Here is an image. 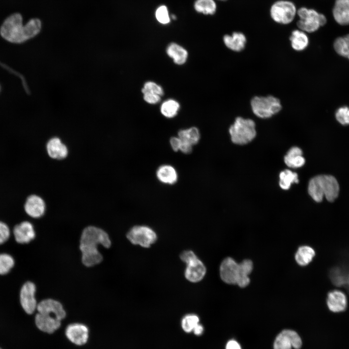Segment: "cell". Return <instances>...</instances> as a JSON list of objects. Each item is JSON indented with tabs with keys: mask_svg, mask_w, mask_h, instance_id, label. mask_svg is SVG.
Wrapping results in <instances>:
<instances>
[{
	"mask_svg": "<svg viewBox=\"0 0 349 349\" xmlns=\"http://www.w3.org/2000/svg\"><path fill=\"white\" fill-rule=\"evenodd\" d=\"M98 245L109 248L111 241L108 234L95 226L86 227L81 234L79 249L82 253V262L87 267L99 264L102 256L97 249Z\"/></svg>",
	"mask_w": 349,
	"mask_h": 349,
	"instance_id": "cell-1",
	"label": "cell"
},
{
	"mask_svg": "<svg viewBox=\"0 0 349 349\" xmlns=\"http://www.w3.org/2000/svg\"><path fill=\"white\" fill-rule=\"evenodd\" d=\"M41 29V22L39 19H32L23 25L21 16L14 14L4 21L0 32L2 37L8 41L20 43L34 37Z\"/></svg>",
	"mask_w": 349,
	"mask_h": 349,
	"instance_id": "cell-2",
	"label": "cell"
},
{
	"mask_svg": "<svg viewBox=\"0 0 349 349\" xmlns=\"http://www.w3.org/2000/svg\"><path fill=\"white\" fill-rule=\"evenodd\" d=\"M309 194L317 202H321L324 196L333 202L338 196L339 186L335 177L330 175H319L312 178L308 187Z\"/></svg>",
	"mask_w": 349,
	"mask_h": 349,
	"instance_id": "cell-3",
	"label": "cell"
},
{
	"mask_svg": "<svg viewBox=\"0 0 349 349\" xmlns=\"http://www.w3.org/2000/svg\"><path fill=\"white\" fill-rule=\"evenodd\" d=\"M229 131L232 142L240 145L250 143L256 134L254 122L251 119L241 117L236 118Z\"/></svg>",
	"mask_w": 349,
	"mask_h": 349,
	"instance_id": "cell-4",
	"label": "cell"
},
{
	"mask_svg": "<svg viewBox=\"0 0 349 349\" xmlns=\"http://www.w3.org/2000/svg\"><path fill=\"white\" fill-rule=\"evenodd\" d=\"M251 106L253 113L262 119L271 117L282 109L280 100L272 95L254 96L251 101Z\"/></svg>",
	"mask_w": 349,
	"mask_h": 349,
	"instance_id": "cell-5",
	"label": "cell"
},
{
	"mask_svg": "<svg viewBox=\"0 0 349 349\" xmlns=\"http://www.w3.org/2000/svg\"><path fill=\"white\" fill-rule=\"evenodd\" d=\"M297 14L300 17L297 26L300 30L304 32H315L326 23L325 16L312 9L301 7L298 10Z\"/></svg>",
	"mask_w": 349,
	"mask_h": 349,
	"instance_id": "cell-6",
	"label": "cell"
},
{
	"mask_svg": "<svg viewBox=\"0 0 349 349\" xmlns=\"http://www.w3.org/2000/svg\"><path fill=\"white\" fill-rule=\"evenodd\" d=\"M270 13L271 18L275 22L283 24L291 22L296 13V8L291 1L279 0L271 6Z\"/></svg>",
	"mask_w": 349,
	"mask_h": 349,
	"instance_id": "cell-7",
	"label": "cell"
},
{
	"mask_svg": "<svg viewBox=\"0 0 349 349\" xmlns=\"http://www.w3.org/2000/svg\"><path fill=\"white\" fill-rule=\"evenodd\" d=\"M127 237L133 244L148 248L157 239L156 233L146 226H135L127 233Z\"/></svg>",
	"mask_w": 349,
	"mask_h": 349,
	"instance_id": "cell-8",
	"label": "cell"
},
{
	"mask_svg": "<svg viewBox=\"0 0 349 349\" xmlns=\"http://www.w3.org/2000/svg\"><path fill=\"white\" fill-rule=\"evenodd\" d=\"M36 286L31 282H26L20 291V304L28 314H32L36 309L37 303L35 297Z\"/></svg>",
	"mask_w": 349,
	"mask_h": 349,
	"instance_id": "cell-9",
	"label": "cell"
},
{
	"mask_svg": "<svg viewBox=\"0 0 349 349\" xmlns=\"http://www.w3.org/2000/svg\"><path fill=\"white\" fill-rule=\"evenodd\" d=\"M26 213L33 218H39L45 213L46 205L42 197L36 194L28 196L24 204Z\"/></svg>",
	"mask_w": 349,
	"mask_h": 349,
	"instance_id": "cell-10",
	"label": "cell"
},
{
	"mask_svg": "<svg viewBox=\"0 0 349 349\" xmlns=\"http://www.w3.org/2000/svg\"><path fill=\"white\" fill-rule=\"evenodd\" d=\"M238 274V263L231 257L225 258L220 267L221 279L228 284H237Z\"/></svg>",
	"mask_w": 349,
	"mask_h": 349,
	"instance_id": "cell-11",
	"label": "cell"
},
{
	"mask_svg": "<svg viewBox=\"0 0 349 349\" xmlns=\"http://www.w3.org/2000/svg\"><path fill=\"white\" fill-rule=\"evenodd\" d=\"M67 338L77 345L85 344L88 339L89 330L86 326L81 323L69 325L65 330Z\"/></svg>",
	"mask_w": 349,
	"mask_h": 349,
	"instance_id": "cell-12",
	"label": "cell"
},
{
	"mask_svg": "<svg viewBox=\"0 0 349 349\" xmlns=\"http://www.w3.org/2000/svg\"><path fill=\"white\" fill-rule=\"evenodd\" d=\"M36 309L39 313L52 315L61 321L66 316L62 304L58 301L51 299L41 301L37 304Z\"/></svg>",
	"mask_w": 349,
	"mask_h": 349,
	"instance_id": "cell-13",
	"label": "cell"
},
{
	"mask_svg": "<svg viewBox=\"0 0 349 349\" xmlns=\"http://www.w3.org/2000/svg\"><path fill=\"white\" fill-rule=\"evenodd\" d=\"M13 235L18 243H28L33 239L35 232L33 224L28 221H23L16 225L13 229Z\"/></svg>",
	"mask_w": 349,
	"mask_h": 349,
	"instance_id": "cell-14",
	"label": "cell"
},
{
	"mask_svg": "<svg viewBox=\"0 0 349 349\" xmlns=\"http://www.w3.org/2000/svg\"><path fill=\"white\" fill-rule=\"evenodd\" d=\"M326 302L328 309L333 313L343 312L347 307L345 294L338 290H332L328 293Z\"/></svg>",
	"mask_w": 349,
	"mask_h": 349,
	"instance_id": "cell-15",
	"label": "cell"
},
{
	"mask_svg": "<svg viewBox=\"0 0 349 349\" xmlns=\"http://www.w3.org/2000/svg\"><path fill=\"white\" fill-rule=\"evenodd\" d=\"M35 322L40 330L48 333H53L61 326V320L51 314L38 313L35 317Z\"/></svg>",
	"mask_w": 349,
	"mask_h": 349,
	"instance_id": "cell-16",
	"label": "cell"
},
{
	"mask_svg": "<svg viewBox=\"0 0 349 349\" xmlns=\"http://www.w3.org/2000/svg\"><path fill=\"white\" fill-rule=\"evenodd\" d=\"M186 265L185 276L188 280L196 283L203 278L206 272V267L198 257L190 261Z\"/></svg>",
	"mask_w": 349,
	"mask_h": 349,
	"instance_id": "cell-17",
	"label": "cell"
},
{
	"mask_svg": "<svg viewBox=\"0 0 349 349\" xmlns=\"http://www.w3.org/2000/svg\"><path fill=\"white\" fill-rule=\"evenodd\" d=\"M46 149L48 156L54 159L65 158L68 153L67 146L58 137H53L47 142Z\"/></svg>",
	"mask_w": 349,
	"mask_h": 349,
	"instance_id": "cell-18",
	"label": "cell"
},
{
	"mask_svg": "<svg viewBox=\"0 0 349 349\" xmlns=\"http://www.w3.org/2000/svg\"><path fill=\"white\" fill-rule=\"evenodd\" d=\"M333 15L339 24L349 25V0H335Z\"/></svg>",
	"mask_w": 349,
	"mask_h": 349,
	"instance_id": "cell-19",
	"label": "cell"
},
{
	"mask_svg": "<svg viewBox=\"0 0 349 349\" xmlns=\"http://www.w3.org/2000/svg\"><path fill=\"white\" fill-rule=\"evenodd\" d=\"M223 40L228 48L236 52L243 50L246 43V36L240 32H234L231 35H225Z\"/></svg>",
	"mask_w": 349,
	"mask_h": 349,
	"instance_id": "cell-20",
	"label": "cell"
},
{
	"mask_svg": "<svg viewBox=\"0 0 349 349\" xmlns=\"http://www.w3.org/2000/svg\"><path fill=\"white\" fill-rule=\"evenodd\" d=\"M302 150L298 147L291 148L284 157V161L289 167L299 168L305 163V159L302 157Z\"/></svg>",
	"mask_w": 349,
	"mask_h": 349,
	"instance_id": "cell-21",
	"label": "cell"
},
{
	"mask_svg": "<svg viewBox=\"0 0 349 349\" xmlns=\"http://www.w3.org/2000/svg\"><path fill=\"white\" fill-rule=\"evenodd\" d=\"M253 268V264L250 259L243 260L238 263V274L237 282L240 287H245L250 283V279L248 275L252 272Z\"/></svg>",
	"mask_w": 349,
	"mask_h": 349,
	"instance_id": "cell-22",
	"label": "cell"
},
{
	"mask_svg": "<svg viewBox=\"0 0 349 349\" xmlns=\"http://www.w3.org/2000/svg\"><path fill=\"white\" fill-rule=\"evenodd\" d=\"M166 52L168 55L173 59L174 62L177 64L184 63L187 59L188 52L182 47L172 43L167 47Z\"/></svg>",
	"mask_w": 349,
	"mask_h": 349,
	"instance_id": "cell-23",
	"label": "cell"
},
{
	"mask_svg": "<svg viewBox=\"0 0 349 349\" xmlns=\"http://www.w3.org/2000/svg\"><path fill=\"white\" fill-rule=\"evenodd\" d=\"M292 48L296 51H302L308 45L309 38L305 32L299 30H294L290 36Z\"/></svg>",
	"mask_w": 349,
	"mask_h": 349,
	"instance_id": "cell-24",
	"label": "cell"
},
{
	"mask_svg": "<svg viewBox=\"0 0 349 349\" xmlns=\"http://www.w3.org/2000/svg\"><path fill=\"white\" fill-rule=\"evenodd\" d=\"M157 176L160 181L166 184H174L177 179L175 169L168 165L160 166L157 171Z\"/></svg>",
	"mask_w": 349,
	"mask_h": 349,
	"instance_id": "cell-25",
	"label": "cell"
},
{
	"mask_svg": "<svg viewBox=\"0 0 349 349\" xmlns=\"http://www.w3.org/2000/svg\"><path fill=\"white\" fill-rule=\"evenodd\" d=\"M315 255L314 250L309 246L300 247L296 253L295 258L297 263L300 266H305L309 264Z\"/></svg>",
	"mask_w": 349,
	"mask_h": 349,
	"instance_id": "cell-26",
	"label": "cell"
},
{
	"mask_svg": "<svg viewBox=\"0 0 349 349\" xmlns=\"http://www.w3.org/2000/svg\"><path fill=\"white\" fill-rule=\"evenodd\" d=\"M178 138L182 142L191 145L196 144L200 139V133L197 128L192 127L178 132Z\"/></svg>",
	"mask_w": 349,
	"mask_h": 349,
	"instance_id": "cell-27",
	"label": "cell"
},
{
	"mask_svg": "<svg viewBox=\"0 0 349 349\" xmlns=\"http://www.w3.org/2000/svg\"><path fill=\"white\" fill-rule=\"evenodd\" d=\"M279 185L283 190H287L292 183H298L299 182L297 174L289 170L282 171L279 174Z\"/></svg>",
	"mask_w": 349,
	"mask_h": 349,
	"instance_id": "cell-28",
	"label": "cell"
},
{
	"mask_svg": "<svg viewBox=\"0 0 349 349\" xmlns=\"http://www.w3.org/2000/svg\"><path fill=\"white\" fill-rule=\"evenodd\" d=\"M333 48L338 54L349 60V34L337 38L334 41Z\"/></svg>",
	"mask_w": 349,
	"mask_h": 349,
	"instance_id": "cell-29",
	"label": "cell"
},
{
	"mask_svg": "<svg viewBox=\"0 0 349 349\" xmlns=\"http://www.w3.org/2000/svg\"><path fill=\"white\" fill-rule=\"evenodd\" d=\"M194 6L197 12L206 15H213L216 10V4L213 0H197Z\"/></svg>",
	"mask_w": 349,
	"mask_h": 349,
	"instance_id": "cell-30",
	"label": "cell"
},
{
	"mask_svg": "<svg viewBox=\"0 0 349 349\" xmlns=\"http://www.w3.org/2000/svg\"><path fill=\"white\" fill-rule=\"evenodd\" d=\"M179 104L175 100L169 99L165 101L161 105L160 111L161 113L167 118L175 116L179 110Z\"/></svg>",
	"mask_w": 349,
	"mask_h": 349,
	"instance_id": "cell-31",
	"label": "cell"
},
{
	"mask_svg": "<svg viewBox=\"0 0 349 349\" xmlns=\"http://www.w3.org/2000/svg\"><path fill=\"white\" fill-rule=\"evenodd\" d=\"M14 265V259L11 255L5 253L0 254V275L8 273Z\"/></svg>",
	"mask_w": 349,
	"mask_h": 349,
	"instance_id": "cell-32",
	"label": "cell"
},
{
	"mask_svg": "<svg viewBox=\"0 0 349 349\" xmlns=\"http://www.w3.org/2000/svg\"><path fill=\"white\" fill-rule=\"evenodd\" d=\"M292 347L291 340L284 330L282 331L276 336L274 343V349H291Z\"/></svg>",
	"mask_w": 349,
	"mask_h": 349,
	"instance_id": "cell-33",
	"label": "cell"
},
{
	"mask_svg": "<svg viewBox=\"0 0 349 349\" xmlns=\"http://www.w3.org/2000/svg\"><path fill=\"white\" fill-rule=\"evenodd\" d=\"M199 318L197 315L189 314L183 318L181 322L182 327L185 332L190 333L199 324Z\"/></svg>",
	"mask_w": 349,
	"mask_h": 349,
	"instance_id": "cell-34",
	"label": "cell"
},
{
	"mask_svg": "<svg viewBox=\"0 0 349 349\" xmlns=\"http://www.w3.org/2000/svg\"><path fill=\"white\" fill-rule=\"evenodd\" d=\"M337 121L343 125H349V107L343 106L338 108L335 114Z\"/></svg>",
	"mask_w": 349,
	"mask_h": 349,
	"instance_id": "cell-35",
	"label": "cell"
},
{
	"mask_svg": "<svg viewBox=\"0 0 349 349\" xmlns=\"http://www.w3.org/2000/svg\"><path fill=\"white\" fill-rule=\"evenodd\" d=\"M155 16L157 20L162 24H168L170 21L168 11L165 5H161L158 8Z\"/></svg>",
	"mask_w": 349,
	"mask_h": 349,
	"instance_id": "cell-36",
	"label": "cell"
},
{
	"mask_svg": "<svg viewBox=\"0 0 349 349\" xmlns=\"http://www.w3.org/2000/svg\"><path fill=\"white\" fill-rule=\"evenodd\" d=\"M143 93L144 92H150L161 96L163 95V91L162 87L153 81L146 82L142 89Z\"/></svg>",
	"mask_w": 349,
	"mask_h": 349,
	"instance_id": "cell-37",
	"label": "cell"
},
{
	"mask_svg": "<svg viewBox=\"0 0 349 349\" xmlns=\"http://www.w3.org/2000/svg\"><path fill=\"white\" fill-rule=\"evenodd\" d=\"M284 331L289 337L292 347L295 349H300L302 345V341L299 335L293 330H284Z\"/></svg>",
	"mask_w": 349,
	"mask_h": 349,
	"instance_id": "cell-38",
	"label": "cell"
},
{
	"mask_svg": "<svg viewBox=\"0 0 349 349\" xmlns=\"http://www.w3.org/2000/svg\"><path fill=\"white\" fill-rule=\"evenodd\" d=\"M10 236V230L7 224L0 221V245L6 242Z\"/></svg>",
	"mask_w": 349,
	"mask_h": 349,
	"instance_id": "cell-39",
	"label": "cell"
},
{
	"mask_svg": "<svg viewBox=\"0 0 349 349\" xmlns=\"http://www.w3.org/2000/svg\"><path fill=\"white\" fill-rule=\"evenodd\" d=\"M143 94L144 100L149 104H156L160 100V96L150 92H144Z\"/></svg>",
	"mask_w": 349,
	"mask_h": 349,
	"instance_id": "cell-40",
	"label": "cell"
},
{
	"mask_svg": "<svg viewBox=\"0 0 349 349\" xmlns=\"http://www.w3.org/2000/svg\"><path fill=\"white\" fill-rule=\"evenodd\" d=\"M180 257L182 261L187 264L197 257L192 251H185L180 254Z\"/></svg>",
	"mask_w": 349,
	"mask_h": 349,
	"instance_id": "cell-41",
	"label": "cell"
},
{
	"mask_svg": "<svg viewBox=\"0 0 349 349\" xmlns=\"http://www.w3.org/2000/svg\"><path fill=\"white\" fill-rule=\"evenodd\" d=\"M170 144L174 151H178L181 145V140L178 137H172L170 139Z\"/></svg>",
	"mask_w": 349,
	"mask_h": 349,
	"instance_id": "cell-42",
	"label": "cell"
},
{
	"mask_svg": "<svg viewBox=\"0 0 349 349\" xmlns=\"http://www.w3.org/2000/svg\"><path fill=\"white\" fill-rule=\"evenodd\" d=\"M179 150L184 153H190L192 150V145L181 141V145Z\"/></svg>",
	"mask_w": 349,
	"mask_h": 349,
	"instance_id": "cell-43",
	"label": "cell"
},
{
	"mask_svg": "<svg viewBox=\"0 0 349 349\" xmlns=\"http://www.w3.org/2000/svg\"><path fill=\"white\" fill-rule=\"evenodd\" d=\"M225 349H241L239 344L235 340H230L226 345Z\"/></svg>",
	"mask_w": 349,
	"mask_h": 349,
	"instance_id": "cell-44",
	"label": "cell"
},
{
	"mask_svg": "<svg viewBox=\"0 0 349 349\" xmlns=\"http://www.w3.org/2000/svg\"><path fill=\"white\" fill-rule=\"evenodd\" d=\"M204 331V328L203 326L200 324H198L193 329V332L196 335H200L202 334Z\"/></svg>",
	"mask_w": 349,
	"mask_h": 349,
	"instance_id": "cell-45",
	"label": "cell"
},
{
	"mask_svg": "<svg viewBox=\"0 0 349 349\" xmlns=\"http://www.w3.org/2000/svg\"><path fill=\"white\" fill-rule=\"evenodd\" d=\"M172 17L173 19H175V18H176V17L174 15H172Z\"/></svg>",
	"mask_w": 349,
	"mask_h": 349,
	"instance_id": "cell-46",
	"label": "cell"
},
{
	"mask_svg": "<svg viewBox=\"0 0 349 349\" xmlns=\"http://www.w3.org/2000/svg\"></svg>",
	"mask_w": 349,
	"mask_h": 349,
	"instance_id": "cell-47",
	"label": "cell"
},
{
	"mask_svg": "<svg viewBox=\"0 0 349 349\" xmlns=\"http://www.w3.org/2000/svg\"><path fill=\"white\" fill-rule=\"evenodd\" d=\"M0 349H1V348H0Z\"/></svg>",
	"mask_w": 349,
	"mask_h": 349,
	"instance_id": "cell-48",
	"label": "cell"
}]
</instances>
